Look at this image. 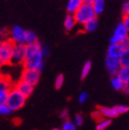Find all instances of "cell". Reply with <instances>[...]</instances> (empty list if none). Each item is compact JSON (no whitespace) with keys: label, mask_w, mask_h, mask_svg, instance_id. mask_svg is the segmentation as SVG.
Wrapping results in <instances>:
<instances>
[{"label":"cell","mask_w":129,"mask_h":130,"mask_svg":"<svg viewBox=\"0 0 129 130\" xmlns=\"http://www.w3.org/2000/svg\"><path fill=\"white\" fill-rule=\"evenodd\" d=\"M88 97H89V95H88L87 92H82V93L78 95V102H79L80 104H85V103L88 101Z\"/></svg>","instance_id":"f1b7e54d"},{"label":"cell","mask_w":129,"mask_h":130,"mask_svg":"<svg viewBox=\"0 0 129 130\" xmlns=\"http://www.w3.org/2000/svg\"><path fill=\"white\" fill-rule=\"evenodd\" d=\"M40 78V72L36 70H31V69H23L21 72L20 79L24 83L29 84L31 86H36Z\"/></svg>","instance_id":"52a82bcc"},{"label":"cell","mask_w":129,"mask_h":130,"mask_svg":"<svg viewBox=\"0 0 129 130\" xmlns=\"http://www.w3.org/2000/svg\"><path fill=\"white\" fill-rule=\"evenodd\" d=\"M122 11H123L124 16H129V0L124 2L123 6H122Z\"/></svg>","instance_id":"4dcf8cb0"},{"label":"cell","mask_w":129,"mask_h":130,"mask_svg":"<svg viewBox=\"0 0 129 130\" xmlns=\"http://www.w3.org/2000/svg\"><path fill=\"white\" fill-rule=\"evenodd\" d=\"M13 87H14L19 93H21L24 97H27V99L30 95H32V93H33V91H34V87L33 86H31V85H29V84L24 83L21 79H19Z\"/></svg>","instance_id":"30bf717a"},{"label":"cell","mask_w":129,"mask_h":130,"mask_svg":"<svg viewBox=\"0 0 129 130\" xmlns=\"http://www.w3.org/2000/svg\"><path fill=\"white\" fill-rule=\"evenodd\" d=\"M105 66L108 70V73L111 76L117 75L118 71L121 68V63H120V58H113V57H109L106 55L105 58Z\"/></svg>","instance_id":"9c48e42d"},{"label":"cell","mask_w":129,"mask_h":130,"mask_svg":"<svg viewBox=\"0 0 129 130\" xmlns=\"http://www.w3.org/2000/svg\"><path fill=\"white\" fill-rule=\"evenodd\" d=\"M111 86L117 91H123L125 87V82L122 80L118 75H113L111 76Z\"/></svg>","instance_id":"9a60e30c"},{"label":"cell","mask_w":129,"mask_h":130,"mask_svg":"<svg viewBox=\"0 0 129 130\" xmlns=\"http://www.w3.org/2000/svg\"><path fill=\"white\" fill-rule=\"evenodd\" d=\"M120 63L121 67H129V50L123 51L120 56Z\"/></svg>","instance_id":"603a6c76"},{"label":"cell","mask_w":129,"mask_h":130,"mask_svg":"<svg viewBox=\"0 0 129 130\" xmlns=\"http://www.w3.org/2000/svg\"><path fill=\"white\" fill-rule=\"evenodd\" d=\"M110 125H111V120L102 118L96 123V130H106Z\"/></svg>","instance_id":"ffe728a7"},{"label":"cell","mask_w":129,"mask_h":130,"mask_svg":"<svg viewBox=\"0 0 129 130\" xmlns=\"http://www.w3.org/2000/svg\"><path fill=\"white\" fill-rule=\"evenodd\" d=\"M92 116H93V119L98 120V121L102 119V116H101V113H100V111H99V110H96V111H94V112L92 113Z\"/></svg>","instance_id":"d590c367"},{"label":"cell","mask_w":129,"mask_h":130,"mask_svg":"<svg viewBox=\"0 0 129 130\" xmlns=\"http://www.w3.org/2000/svg\"><path fill=\"white\" fill-rule=\"evenodd\" d=\"M127 37H129V34L124 27L123 22L118 23V25L115 27L114 32L110 38V43H121L122 41H124Z\"/></svg>","instance_id":"ba28073f"},{"label":"cell","mask_w":129,"mask_h":130,"mask_svg":"<svg viewBox=\"0 0 129 130\" xmlns=\"http://www.w3.org/2000/svg\"><path fill=\"white\" fill-rule=\"evenodd\" d=\"M122 22H123L124 27L126 28V30H127V32H128V34H129V16H124V18H123V20H122Z\"/></svg>","instance_id":"e575fe53"},{"label":"cell","mask_w":129,"mask_h":130,"mask_svg":"<svg viewBox=\"0 0 129 130\" xmlns=\"http://www.w3.org/2000/svg\"><path fill=\"white\" fill-rule=\"evenodd\" d=\"M13 48H14V43L9 39L1 42L0 44V66L11 64Z\"/></svg>","instance_id":"277c9868"},{"label":"cell","mask_w":129,"mask_h":130,"mask_svg":"<svg viewBox=\"0 0 129 130\" xmlns=\"http://www.w3.org/2000/svg\"><path fill=\"white\" fill-rule=\"evenodd\" d=\"M25 102H27V97L19 93L14 87H12V89L9 91L8 100H6V106L11 109V111L13 112L20 110L24 106Z\"/></svg>","instance_id":"6da1fadb"},{"label":"cell","mask_w":129,"mask_h":130,"mask_svg":"<svg viewBox=\"0 0 129 130\" xmlns=\"http://www.w3.org/2000/svg\"><path fill=\"white\" fill-rule=\"evenodd\" d=\"M99 111L101 113L102 118L109 119V120H111L113 118H117L118 115H120L117 106H114V107H100Z\"/></svg>","instance_id":"8fae6325"},{"label":"cell","mask_w":129,"mask_h":130,"mask_svg":"<svg viewBox=\"0 0 129 130\" xmlns=\"http://www.w3.org/2000/svg\"><path fill=\"white\" fill-rule=\"evenodd\" d=\"M27 53H25V44H14L12 52V58H11V64H23Z\"/></svg>","instance_id":"5b68a950"},{"label":"cell","mask_w":129,"mask_h":130,"mask_svg":"<svg viewBox=\"0 0 129 130\" xmlns=\"http://www.w3.org/2000/svg\"><path fill=\"white\" fill-rule=\"evenodd\" d=\"M91 6L93 9L95 16H98V15L102 14L103 11L105 9V0H94L93 3L91 4Z\"/></svg>","instance_id":"2e32d148"},{"label":"cell","mask_w":129,"mask_h":130,"mask_svg":"<svg viewBox=\"0 0 129 130\" xmlns=\"http://www.w3.org/2000/svg\"><path fill=\"white\" fill-rule=\"evenodd\" d=\"M52 130H59V129H57V128H54V129H52Z\"/></svg>","instance_id":"f35d334b"},{"label":"cell","mask_w":129,"mask_h":130,"mask_svg":"<svg viewBox=\"0 0 129 130\" xmlns=\"http://www.w3.org/2000/svg\"><path fill=\"white\" fill-rule=\"evenodd\" d=\"M117 75L123 82H127L129 79V67H121L118 71Z\"/></svg>","instance_id":"44dd1931"},{"label":"cell","mask_w":129,"mask_h":130,"mask_svg":"<svg viewBox=\"0 0 129 130\" xmlns=\"http://www.w3.org/2000/svg\"><path fill=\"white\" fill-rule=\"evenodd\" d=\"M94 0H83V3H85V4H90L91 5L93 3Z\"/></svg>","instance_id":"74e56055"},{"label":"cell","mask_w":129,"mask_h":130,"mask_svg":"<svg viewBox=\"0 0 129 130\" xmlns=\"http://www.w3.org/2000/svg\"><path fill=\"white\" fill-rule=\"evenodd\" d=\"M98 27H99V20L95 16L90 19V20H88L86 23L83 24V30L84 32H87V33H93V32L96 31Z\"/></svg>","instance_id":"4fadbf2b"},{"label":"cell","mask_w":129,"mask_h":130,"mask_svg":"<svg viewBox=\"0 0 129 130\" xmlns=\"http://www.w3.org/2000/svg\"><path fill=\"white\" fill-rule=\"evenodd\" d=\"M61 130H76V126H75V124L72 121L66 120L63 122V124H62Z\"/></svg>","instance_id":"cb8c5ba5"},{"label":"cell","mask_w":129,"mask_h":130,"mask_svg":"<svg viewBox=\"0 0 129 130\" xmlns=\"http://www.w3.org/2000/svg\"><path fill=\"white\" fill-rule=\"evenodd\" d=\"M9 40H11L14 44H24L25 30L20 25H14L9 31Z\"/></svg>","instance_id":"8992f818"},{"label":"cell","mask_w":129,"mask_h":130,"mask_svg":"<svg viewBox=\"0 0 129 130\" xmlns=\"http://www.w3.org/2000/svg\"><path fill=\"white\" fill-rule=\"evenodd\" d=\"M40 52L43 57H47L50 54V48L47 47V45H42L41 44V48H40Z\"/></svg>","instance_id":"1f68e13d"},{"label":"cell","mask_w":129,"mask_h":130,"mask_svg":"<svg viewBox=\"0 0 129 130\" xmlns=\"http://www.w3.org/2000/svg\"><path fill=\"white\" fill-rule=\"evenodd\" d=\"M64 77H63V75L62 74H59L58 76L56 77V79H55V88L56 89H60L61 87H62V85H63V79Z\"/></svg>","instance_id":"4316f807"},{"label":"cell","mask_w":129,"mask_h":130,"mask_svg":"<svg viewBox=\"0 0 129 130\" xmlns=\"http://www.w3.org/2000/svg\"><path fill=\"white\" fill-rule=\"evenodd\" d=\"M83 4V0H68L67 3V12L68 14H74Z\"/></svg>","instance_id":"5bb4252c"},{"label":"cell","mask_w":129,"mask_h":130,"mask_svg":"<svg viewBox=\"0 0 129 130\" xmlns=\"http://www.w3.org/2000/svg\"><path fill=\"white\" fill-rule=\"evenodd\" d=\"M123 53V48L120 43H110L107 50V56L113 58H120V56Z\"/></svg>","instance_id":"7c38bea8"},{"label":"cell","mask_w":129,"mask_h":130,"mask_svg":"<svg viewBox=\"0 0 129 130\" xmlns=\"http://www.w3.org/2000/svg\"><path fill=\"white\" fill-rule=\"evenodd\" d=\"M8 94H9V91H0V105L1 104H6Z\"/></svg>","instance_id":"83f0119b"},{"label":"cell","mask_w":129,"mask_h":130,"mask_svg":"<svg viewBox=\"0 0 129 130\" xmlns=\"http://www.w3.org/2000/svg\"><path fill=\"white\" fill-rule=\"evenodd\" d=\"M92 69V62L88 60L85 62V64L83 66V69H82V72H80V77L84 79V78H86V77L88 76V74L90 73V71H91Z\"/></svg>","instance_id":"7402d4cb"},{"label":"cell","mask_w":129,"mask_h":130,"mask_svg":"<svg viewBox=\"0 0 129 130\" xmlns=\"http://www.w3.org/2000/svg\"><path fill=\"white\" fill-rule=\"evenodd\" d=\"M72 122L75 124L76 127H77V126H82V125H83V123H84V118H83V115L79 114V113L75 114V115H74V119H73Z\"/></svg>","instance_id":"484cf974"},{"label":"cell","mask_w":129,"mask_h":130,"mask_svg":"<svg viewBox=\"0 0 129 130\" xmlns=\"http://www.w3.org/2000/svg\"><path fill=\"white\" fill-rule=\"evenodd\" d=\"M59 118L61 119V120H68V118H69V110L68 109H63V110H61L60 111V113H59Z\"/></svg>","instance_id":"d6a6232c"},{"label":"cell","mask_w":129,"mask_h":130,"mask_svg":"<svg viewBox=\"0 0 129 130\" xmlns=\"http://www.w3.org/2000/svg\"><path fill=\"white\" fill-rule=\"evenodd\" d=\"M43 56L40 51L33 53L31 55H28L25 57V60L23 62L24 69H31V70H36L38 72H41L43 69Z\"/></svg>","instance_id":"7a4b0ae2"},{"label":"cell","mask_w":129,"mask_h":130,"mask_svg":"<svg viewBox=\"0 0 129 130\" xmlns=\"http://www.w3.org/2000/svg\"><path fill=\"white\" fill-rule=\"evenodd\" d=\"M0 67H1V66H0Z\"/></svg>","instance_id":"60d3db41"},{"label":"cell","mask_w":129,"mask_h":130,"mask_svg":"<svg viewBox=\"0 0 129 130\" xmlns=\"http://www.w3.org/2000/svg\"><path fill=\"white\" fill-rule=\"evenodd\" d=\"M38 41V38H37V35L35 32L31 31V30H28L25 31V41H24V44H32V43H35Z\"/></svg>","instance_id":"ac0fdd59"},{"label":"cell","mask_w":129,"mask_h":130,"mask_svg":"<svg viewBox=\"0 0 129 130\" xmlns=\"http://www.w3.org/2000/svg\"><path fill=\"white\" fill-rule=\"evenodd\" d=\"M11 113H12L11 109L6 106V104H1L0 105V115H9Z\"/></svg>","instance_id":"d4e9b609"},{"label":"cell","mask_w":129,"mask_h":130,"mask_svg":"<svg viewBox=\"0 0 129 130\" xmlns=\"http://www.w3.org/2000/svg\"><path fill=\"white\" fill-rule=\"evenodd\" d=\"M73 16H74V19H75V22L83 25L88 20H90L91 18L95 17V14H94L91 5L83 3L80 8L73 14Z\"/></svg>","instance_id":"3957f363"},{"label":"cell","mask_w":129,"mask_h":130,"mask_svg":"<svg viewBox=\"0 0 129 130\" xmlns=\"http://www.w3.org/2000/svg\"><path fill=\"white\" fill-rule=\"evenodd\" d=\"M117 108H118L119 114H124V113H126V112L129 111V107L128 106H125V105H118Z\"/></svg>","instance_id":"f546056e"},{"label":"cell","mask_w":129,"mask_h":130,"mask_svg":"<svg viewBox=\"0 0 129 130\" xmlns=\"http://www.w3.org/2000/svg\"><path fill=\"white\" fill-rule=\"evenodd\" d=\"M75 19H74V16L72 14H68L64 18V21H63V27L67 31H71L74 27H75Z\"/></svg>","instance_id":"e0dca14e"},{"label":"cell","mask_w":129,"mask_h":130,"mask_svg":"<svg viewBox=\"0 0 129 130\" xmlns=\"http://www.w3.org/2000/svg\"><path fill=\"white\" fill-rule=\"evenodd\" d=\"M123 92L125 94H129V79L127 82H125V87H124V90Z\"/></svg>","instance_id":"8d00e7d4"},{"label":"cell","mask_w":129,"mask_h":130,"mask_svg":"<svg viewBox=\"0 0 129 130\" xmlns=\"http://www.w3.org/2000/svg\"><path fill=\"white\" fill-rule=\"evenodd\" d=\"M121 47L123 48V51H126V50H129V37H127L124 41H122L121 43Z\"/></svg>","instance_id":"836d02e7"},{"label":"cell","mask_w":129,"mask_h":130,"mask_svg":"<svg viewBox=\"0 0 129 130\" xmlns=\"http://www.w3.org/2000/svg\"><path fill=\"white\" fill-rule=\"evenodd\" d=\"M40 48H41V43L39 41L32 43V44H27L25 45V53H27V56L40 51Z\"/></svg>","instance_id":"d6986e66"},{"label":"cell","mask_w":129,"mask_h":130,"mask_svg":"<svg viewBox=\"0 0 129 130\" xmlns=\"http://www.w3.org/2000/svg\"><path fill=\"white\" fill-rule=\"evenodd\" d=\"M1 42H2V41H1V40H0V44H1Z\"/></svg>","instance_id":"ab89813d"}]
</instances>
